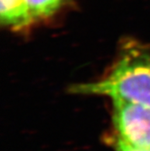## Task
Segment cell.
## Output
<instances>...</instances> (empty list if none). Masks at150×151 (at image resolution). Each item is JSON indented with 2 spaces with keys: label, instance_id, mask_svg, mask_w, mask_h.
<instances>
[{
  "label": "cell",
  "instance_id": "obj_1",
  "mask_svg": "<svg viewBox=\"0 0 150 151\" xmlns=\"http://www.w3.org/2000/svg\"><path fill=\"white\" fill-rule=\"evenodd\" d=\"M76 94L103 95L150 107V45L136 40L121 45L117 58L100 80L71 88Z\"/></svg>",
  "mask_w": 150,
  "mask_h": 151
},
{
  "label": "cell",
  "instance_id": "obj_2",
  "mask_svg": "<svg viewBox=\"0 0 150 151\" xmlns=\"http://www.w3.org/2000/svg\"><path fill=\"white\" fill-rule=\"evenodd\" d=\"M112 121L115 134L125 142L150 149V107L112 100Z\"/></svg>",
  "mask_w": 150,
  "mask_h": 151
},
{
  "label": "cell",
  "instance_id": "obj_3",
  "mask_svg": "<svg viewBox=\"0 0 150 151\" xmlns=\"http://www.w3.org/2000/svg\"><path fill=\"white\" fill-rule=\"evenodd\" d=\"M1 23L16 30L34 23L24 0H0Z\"/></svg>",
  "mask_w": 150,
  "mask_h": 151
},
{
  "label": "cell",
  "instance_id": "obj_4",
  "mask_svg": "<svg viewBox=\"0 0 150 151\" xmlns=\"http://www.w3.org/2000/svg\"><path fill=\"white\" fill-rule=\"evenodd\" d=\"M33 22L53 15L64 3V0H24Z\"/></svg>",
  "mask_w": 150,
  "mask_h": 151
},
{
  "label": "cell",
  "instance_id": "obj_5",
  "mask_svg": "<svg viewBox=\"0 0 150 151\" xmlns=\"http://www.w3.org/2000/svg\"><path fill=\"white\" fill-rule=\"evenodd\" d=\"M108 144L113 147L114 151H150L148 148L137 147L125 142L120 138H118L115 133L108 137Z\"/></svg>",
  "mask_w": 150,
  "mask_h": 151
}]
</instances>
